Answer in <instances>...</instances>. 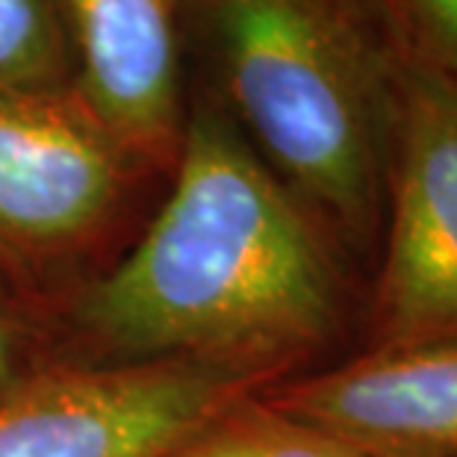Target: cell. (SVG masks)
<instances>
[{
	"label": "cell",
	"instance_id": "cell-3",
	"mask_svg": "<svg viewBox=\"0 0 457 457\" xmlns=\"http://www.w3.org/2000/svg\"><path fill=\"white\" fill-rule=\"evenodd\" d=\"M151 178L77 83L0 89V260L15 271L98 245Z\"/></svg>",
	"mask_w": 457,
	"mask_h": 457
},
{
	"label": "cell",
	"instance_id": "cell-7",
	"mask_svg": "<svg viewBox=\"0 0 457 457\" xmlns=\"http://www.w3.org/2000/svg\"><path fill=\"white\" fill-rule=\"evenodd\" d=\"M257 395L357 457H457V339L369 348Z\"/></svg>",
	"mask_w": 457,
	"mask_h": 457
},
{
	"label": "cell",
	"instance_id": "cell-2",
	"mask_svg": "<svg viewBox=\"0 0 457 457\" xmlns=\"http://www.w3.org/2000/svg\"><path fill=\"white\" fill-rule=\"evenodd\" d=\"M189 47L275 178L328 233L366 239L386 198L398 74L375 0H192Z\"/></svg>",
	"mask_w": 457,
	"mask_h": 457
},
{
	"label": "cell",
	"instance_id": "cell-11",
	"mask_svg": "<svg viewBox=\"0 0 457 457\" xmlns=\"http://www.w3.org/2000/svg\"><path fill=\"white\" fill-rule=\"evenodd\" d=\"M15 269L0 260V398H6L36 369L30 366V330L15 295Z\"/></svg>",
	"mask_w": 457,
	"mask_h": 457
},
{
	"label": "cell",
	"instance_id": "cell-6",
	"mask_svg": "<svg viewBox=\"0 0 457 457\" xmlns=\"http://www.w3.org/2000/svg\"><path fill=\"white\" fill-rule=\"evenodd\" d=\"M192 0H65L77 89L154 178L169 180L189 121Z\"/></svg>",
	"mask_w": 457,
	"mask_h": 457
},
{
	"label": "cell",
	"instance_id": "cell-8",
	"mask_svg": "<svg viewBox=\"0 0 457 457\" xmlns=\"http://www.w3.org/2000/svg\"><path fill=\"white\" fill-rule=\"evenodd\" d=\"M160 457H357L293 416L245 395L180 436Z\"/></svg>",
	"mask_w": 457,
	"mask_h": 457
},
{
	"label": "cell",
	"instance_id": "cell-1",
	"mask_svg": "<svg viewBox=\"0 0 457 457\" xmlns=\"http://www.w3.org/2000/svg\"><path fill=\"white\" fill-rule=\"evenodd\" d=\"M77 325L98 360L187 363L260 393L334 343L343 284L328 228L216 101H192L160 207Z\"/></svg>",
	"mask_w": 457,
	"mask_h": 457
},
{
	"label": "cell",
	"instance_id": "cell-10",
	"mask_svg": "<svg viewBox=\"0 0 457 457\" xmlns=\"http://www.w3.org/2000/svg\"><path fill=\"white\" fill-rule=\"evenodd\" d=\"M398 60L457 80V0H375Z\"/></svg>",
	"mask_w": 457,
	"mask_h": 457
},
{
	"label": "cell",
	"instance_id": "cell-4",
	"mask_svg": "<svg viewBox=\"0 0 457 457\" xmlns=\"http://www.w3.org/2000/svg\"><path fill=\"white\" fill-rule=\"evenodd\" d=\"M372 345L457 339V80L398 60Z\"/></svg>",
	"mask_w": 457,
	"mask_h": 457
},
{
	"label": "cell",
	"instance_id": "cell-9",
	"mask_svg": "<svg viewBox=\"0 0 457 457\" xmlns=\"http://www.w3.org/2000/svg\"><path fill=\"white\" fill-rule=\"evenodd\" d=\"M65 0H0V89L74 83Z\"/></svg>",
	"mask_w": 457,
	"mask_h": 457
},
{
	"label": "cell",
	"instance_id": "cell-5",
	"mask_svg": "<svg viewBox=\"0 0 457 457\" xmlns=\"http://www.w3.org/2000/svg\"><path fill=\"white\" fill-rule=\"evenodd\" d=\"M254 390L187 363L36 369L0 398V457H160Z\"/></svg>",
	"mask_w": 457,
	"mask_h": 457
}]
</instances>
